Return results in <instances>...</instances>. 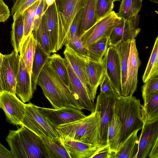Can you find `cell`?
<instances>
[{
    "label": "cell",
    "mask_w": 158,
    "mask_h": 158,
    "mask_svg": "<svg viewBox=\"0 0 158 158\" xmlns=\"http://www.w3.org/2000/svg\"><path fill=\"white\" fill-rule=\"evenodd\" d=\"M37 84L54 109L69 107L83 109L70 88L62 81L48 61L38 77Z\"/></svg>",
    "instance_id": "6da1fadb"
},
{
    "label": "cell",
    "mask_w": 158,
    "mask_h": 158,
    "mask_svg": "<svg viewBox=\"0 0 158 158\" xmlns=\"http://www.w3.org/2000/svg\"><path fill=\"white\" fill-rule=\"evenodd\" d=\"M6 140L14 158H49L40 137L23 125L9 130Z\"/></svg>",
    "instance_id": "7a4b0ae2"
},
{
    "label": "cell",
    "mask_w": 158,
    "mask_h": 158,
    "mask_svg": "<svg viewBox=\"0 0 158 158\" xmlns=\"http://www.w3.org/2000/svg\"><path fill=\"white\" fill-rule=\"evenodd\" d=\"M142 105L140 99L135 96L115 94L114 110L122 123L120 145L134 131L142 129L144 124L141 113Z\"/></svg>",
    "instance_id": "3957f363"
},
{
    "label": "cell",
    "mask_w": 158,
    "mask_h": 158,
    "mask_svg": "<svg viewBox=\"0 0 158 158\" xmlns=\"http://www.w3.org/2000/svg\"><path fill=\"white\" fill-rule=\"evenodd\" d=\"M99 129V113L96 110L84 118L56 127L59 136L95 145H101Z\"/></svg>",
    "instance_id": "277c9868"
},
{
    "label": "cell",
    "mask_w": 158,
    "mask_h": 158,
    "mask_svg": "<svg viewBox=\"0 0 158 158\" xmlns=\"http://www.w3.org/2000/svg\"><path fill=\"white\" fill-rule=\"evenodd\" d=\"M86 0H56L58 39V51L64 45L72 23Z\"/></svg>",
    "instance_id": "5b68a950"
},
{
    "label": "cell",
    "mask_w": 158,
    "mask_h": 158,
    "mask_svg": "<svg viewBox=\"0 0 158 158\" xmlns=\"http://www.w3.org/2000/svg\"><path fill=\"white\" fill-rule=\"evenodd\" d=\"M21 125L40 137L50 139L59 137L56 127L40 111L38 106L31 102L26 104Z\"/></svg>",
    "instance_id": "8992f818"
},
{
    "label": "cell",
    "mask_w": 158,
    "mask_h": 158,
    "mask_svg": "<svg viewBox=\"0 0 158 158\" xmlns=\"http://www.w3.org/2000/svg\"><path fill=\"white\" fill-rule=\"evenodd\" d=\"M121 23V19L112 11L80 35L83 45L88 49L98 40L109 38L113 30Z\"/></svg>",
    "instance_id": "52a82bcc"
},
{
    "label": "cell",
    "mask_w": 158,
    "mask_h": 158,
    "mask_svg": "<svg viewBox=\"0 0 158 158\" xmlns=\"http://www.w3.org/2000/svg\"><path fill=\"white\" fill-rule=\"evenodd\" d=\"M115 94L107 95L100 91L97 97L95 110L99 115L100 145H107L108 127L113 112Z\"/></svg>",
    "instance_id": "ba28073f"
},
{
    "label": "cell",
    "mask_w": 158,
    "mask_h": 158,
    "mask_svg": "<svg viewBox=\"0 0 158 158\" xmlns=\"http://www.w3.org/2000/svg\"><path fill=\"white\" fill-rule=\"evenodd\" d=\"M19 62V56L13 51L3 55L0 74L4 91L15 94L16 78Z\"/></svg>",
    "instance_id": "9c48e42d"
},
{
    "label": "cell",
    "mask_w": 158,
    "mask_h": 158,
    "mask_svg": "<svg viewBox=\"0 0 158 158\" xmlns=\"http://www.w3.org/2000/svg\"><path fill=\"white\" fill-rule=\"evenodd\" d=\"M26 105L16 95L6 91L0 94V108L4 112L7 121L14 125H21Z\"/></svg>",
    "instance_id": "30bf717a"
},
{
    "label": "cell",
    "mask_w": 158,
    "mask_h": 158,
    "mask_svg": "<svg viewBox=\"0 0 158 158\" xmlns=\"http://www.w3.org/2000/svg\"><path fill=\"white\" fill-rule=\"evenodd\" d=\"M105 74L116 94L122 93L121 70L119 59L114 47L110 45L103 58Z\"/></svg>",
    "instance_id": "8fae6325"
},
{
    "label": "cell",
    "mask_w": 158,
    "mask_h": 158,
    "mask_svg": "<svg viewBox=\"0 0 158 158\" xmlns=\"http://www.w3.org/2000/svg\"><path fill=\"white\" fill-rule=\"evenodd\" d=\"M40 111L55 127L68 124L85 117L81 110L69 107L58 109L38 106Z\"/></svg>",
    "instance_id": "7c38bea8"
},
{
    "label": "cell",
    "mask_w": 158,
    "mask_h": 158,
    "mask_svg": "<svg viewBox=\"0 0 158 158\" xmlns=\"http://www.w3.org/2000/svg\"><path fill=\"white\" fill-rule=\"evenodd\" d=\"M139 18L138 14L127 20L121 19V23L114 28L110 35V45L135 39L141 30L139 27Z\"/></svg>",
    "instance_id": "4fadbf2b"
},
{
    "label": "cell",
    "mask_w": 158,
    "mask_h": 158,
    "mask_svg": "<svg viewBox=\"0 0 158 158\" xmlns=\"http://www.w3.org/2000/svg\"><path fill=\"white\" fill-rule=\"evenodd\" d=\"M34 91L31 75L22 57L19 55V69L16 78L15 94L25 103L31 99Z\"/></svg>",
    "instance_id": "5bb4252c"
},
{
    "label": "cell",
    "mask_w": 158,
    "mask_h": 158,
    "mask_svg": "<svg viewBox=\"0 0 158 158\" xmlns=\"http://www.w3.org/2000/svg\"><path fill=\"white\" fill-rule=\"evenodd\" d=\"M64 61L68 73L70 88L76 99L85 109L91 113L95 111V105L91 101L81 82L77 76L69 63L64 58Z\"/></svg>",
    "instance_id": "9a60e30c"
},
{
    "label": "cell",
    "mask_w": 158,
    "mask_h": 158,
    "mask_svg": "<svg viewBox=\"0 0 158 158\" xmlns=\"http://www.w3.org/2000/svg\"><path fill=\"white\" fill-rule=\"evenodd\" d=\"M59 137L70 158H92L105 146L94 145L64 136Z\"/></svg>",
    "instance_id": "2e32d148"
},
{
    "label": "cell",
    "mask_w": 158,
    "mask_h": 158,
    "mask_svg": "<svg viewBox=\"0 0 158 158\" xmlns=\"http://www.w3.org/2000/svg\"><path fill=\"white\" fill-rule=\"evenodd\" d=\"M140 64L136 40L134 39L131 41L128 58L125 97L133 96L136 90L138 70Z\"/></svg>",
    "instance_id": "e0dca14e"
},
{
    "label": "cell",
    "mask_w": 158,
    "mask_h": 158,
    "mask_svg": "<svg viewBox=\"0 0 158 158\" xmlns=\"http://www.w3.org/2000/svg\"><path fill=\"white\" fill-rule=\"evenodd\" d=\"M141 133L138 137L137 151L134 158H146L157 139H158V121L144 123Z\"/></svg>",
    "instance_id": "ac0fdd59"
},
{
    "label": "cell",
    "mask_w": 158,
    "mask_h": 158,
    "mask_svg": "<svg viewBox=\"0 0 158 158\" xmlns=\"http://www.w3.org/2000/svg\"><path fill=\"white\" fill-rule=\"evenodd\" d=\"M64 52V59L72 67L75 73L83 85L91 101L94 103L91 88L86 75L85 59L79 56L67 44H65Z\"/></svg>",
    "instance_id": "d6986e66"
},
{
    "label": "cell",
    "mask_w": 158,
    "mask_h": 158,
    "mask_svg": "<svg viewBox=\"0 0 158 158\" xmlns=\"http://www.w3.org/2000/svg\"><path fill=\"white\" fill-rule=\"evenodd\" d=\"M85 70L93 98L95 100L97 89L105 74L103 61L97 62L85 58Z\"/></svg>",
    "instance_id": "ffe728a7"
},
{
    "label": "cell",
    "mask_w": 158,
    "mask_h": 158,
    "mask_svg": "<svg viewBox=\"0 0 158 158\" xmlns=\"http://www.w3.org/2000/svg\"><path fill=\"white\" fill-rule=\"evenodd\" d=\"M122 123L118 115L113 112L110 120L107 133V144L111 152H116L120 145Z\"/></svg>",
    "instance_id": "44dd1931"
},
{
    "label": "cell",
    "mask_w": 158,
    "mask_h": 158,
    "mask_svg": "<svg viewBox=\"0 0 158 158\" xmlns=\"http://www.w3.org/2000/svg\"><path fill=\"white\" fill-rule=\"evenodd\" d=\"M131 41H121L113 46L117 50L119 57L122 85L121 95L124 97L126 96V92L127 67Z\"/></svg>",
    "instance_id": "7402d4cb"
},
{
    "label": "cell",
    "mask_w": 158,
    "mask_h": 158,
    "mask_svg": "<svg viewBox=\"0 0 158 158\" xmlns=\"http://www.w3.org/2000/svg\"><path fill=\"white\" fill-rule=\"evenodd\" d=\"M45 15L47 27L52 48V53L58 51V31L55 2L45 9Z\"/></svg>",
    "instance_id": "603a6c76"
},
{
    "label": "cell",
    "mask_w": 158,
    "mask_h": 158,
    "mask_svg": "<svg viewBox=\"0 0 158 158\" xmlns=\"http://www.w3.org/2000/svg\"><path fill=\"white\" fill-rule=\"evenodd\" d=\"M139 131H134L127 138L118 151L113 153L112 158H134L137 151Z\"/></svg>",
    "instance_id": "cb8c5ba5"
},
{
    "label": "cell",
    "mask_w": 158,
    "mask_h": 158,
    "mask_svg": "<svg viewBox=\"0 0 158 158\" xmlns=\"http://www.w3.org/2000/svg\"><path fill=\"white\" fill-rule=\"evenodd\" d=\"M36 44L37 41L32 32L22 41L19 49L20 55L22 57L31 75Z\"/></svg>",
    "instance_id": "d4e9b609"
},
{
    "label": "cell",
    "mask_w": 158,
    "mask_h": 158,
    "mask_svg": "<svg viewBox=\"0 0 158 158\" xmlns=\"http://www.w3.org/2000/svg\"><path fill=\"white\" fill-rule=\"evenodd\" d=\"M50 56L45 52L40 44L37 42L31 74L32 87L34 91L37 89L38 77L44 67L48 61Z\"/></svg>",
    "instance_id": "484cf974"
},
{
    "label": "cell",
    "mask_w": 158,
    "mask_h": 158,
    "mask_svg": "<svg viewBox=\"0 0 158 158\" xmlns=\"http://www.w3.org/2000/svg\"><path fill=\"white\" fill-rule=\"evenodd\" d=\"M97 0L86 1L81 21L80 35L97 22L96 8Z\"/></svg>",
    "instance_id": "4316f807"
},
{
    "label": "cell",
    "mask_w": 158,
    "mask_h": 158,
    "mask_svg": "<svg viewBox=\"0 0 158 158\" xmlns=\"http://www.w3.org/2000/svg\"><path fill=\"white\" fill-rule=\"evenodd\" d=\"M40 138L46 147L49 158H70L59 137Z\"/></svg>",
    "instance_id": "83f0119b"
},
{
    "label": "cell",
    "mask_w": 158,
    "mask_h": 158,
    "mask_svg": "<svg viewBox=\"0 0 158 158\" xmlns=\"http://www.w3.org/2000/svg\"><path fill=\"white\" fill-rule=\"evenodd\" d=\"M32 33L37 42L40 44L45 52L50 56L52 53V48L44 14L38 27Z\"/></svg>",
    "instance_id": "f1b7e54d"
},
{
    "label": "cell",
    "mask_w": 158,
    "mask_h": 158,
    "mask_svg": "<svg viewBox=\"0 0 158 158\" xmlns=\"http://www.w3.org/2000/svg\"><path fill=\"white\" fill-rule=\"evenodd\" d=\"M144 123H150L158 121V92L141 108Z\"/></svg>",
    "instance_id": "f546056e"
},
{
    "label": "cell",
    "mask_w": 158,
    "mask_h": 158,
    "mask_svg": "<svg viewBox=\"0 0 158 158\" xmlns=\"http://www.w3.org/2000/svg\"><path fill=\"white\" fill-rule=\"evenodd\" d=\"M109 46V38L98 40L88 48V59L96 62H102Z\"/></svg>",
    "instance_id": "4dcf8cb0"
},
{
    "label": "cell",
    "mask_w": 158,
    "mask_h": 158,
    "mask_svg": "<svg viewBox=\"0 0 158 158\" xmlns=\"http://www.w3.org/2000/svg\"><path fill=\"white\" fill-rule=\"evenodd\" d=\"M142 0H122L117 13L121 19L127 20L138 14L142 6Z\"/></svg>",
    "instance_id": "1f68e13d"
},
{
    "label": "cell",
    "mask_w": 158,
    "mask_h": 158,
    "mask_svg": "<svg viewBox=\"0 0 158 158\" xmlns=\"http://www.w3.org/2000/svg\"><path fill=\"white\" fill-rule=\"evenodd\" d=\"M11 40L14 51L19 54L24 35V24L22 14L13 19Z\"/></svg>",
    "instance_id": "d6a6232c"
},
{
    "label": "cell",
    "mask_w": 158,
    "mask_h": 158,
    "mask_svg": "<svg viewBox=\"0 0 158 158\" xmlns=\"http://www.w3.org/2000/svg\"><path fill=\"white\" fill-rule=\"evenodd\" d=\"M64 59L59 54L54 53L49 56L48 62L62 81L70 88L69 74Z\"/></svg>",
    "instance_id": "836d02e7"
},
{
    "label": "cell",
    "mask_w": 158,
    "mask_h": 158,
    "mask_svg": "<svg viewBox=\"0 0 158 158\" xmlns=\"http://www.w3.org/2000/svg\"><path fill=\"white\" fill-rule=\"evenodd\" d=\"M158 37L157 36L142 77V81L144 83L151 77L158 75Z\"/></svg>",
    "instance_id": "e575fe53"
},
{
    "label": "cell",
    "mask_w": 158,
    "mask_h": 158,
    "mask_svg": "<svg viewBox=\"0 0 158 158\" xmlns=\"http://www.w3.org/2000/svg\"><path fill=\"white\" fill-rule=\"evenodd\" d=\"M40 0L35 3L22 14L24 24V35L22 41L32 32L35 13Z\"/></svg>",
    "instance_id": "d590c367"
},
{
    "label": "cell",
    "mask_w": 158,
    "mask_h": 158,
    "mask_svg": "<svg viewBox=\"0 0 158 158\" xmlns=\"http://www.w3.org/2000/svg\"><path fill=\"white\" fill-rule=\"evenodd\" d=\"M142 96L144 104L146 103L157 92H158V75L149 79L141 88Z\"/></svg>",
    "instance_id": "8d00e7d4"
},
{
    "label": "cell",
    "mask_w": 158,
    "mask_h": 158,
    "mask_svg": "<svg viewBox=\"0 0 158 158\" xmlns=\"http://www.w3.org/2000/svg\"><path fill=\"white\" fill-rule=\"evenodd\" d=\"M114 7V2L110 0H97L96 8L97 22L112 11Z\"/></svg>",
    "instance_id": "74e56055"
},
{
    "label": "cell",
    "mask_w": 158,
    "mask_h": 158,
    "mask_svg": "<svg viewBox=\"0 0 158 158\" xmlns=\"http://www.w3.org/2000/svg\"><path fill=\"white\" fill-rule=\"evenodd\" d=\"M65 44H67L80 57L88 58V49L83 45L80 36H75L67 40Z\"/></svg>",
    "instance_id": "f35d334b"
},
{
    "label": "cell",
    "mask_w": 158,
    "mask_h": 158,
    "mask_svg": "<svg viewBox=\"0 0 158 158\" xmlns=\"http://www.w3.org/2000/svg\"><path fill=\"white\" fill-rule=\"evenodd\" d=\"M39 0H16L11 9L13 19L22 14L27 9Z\"/></svg>",
    "instance_id": "ab89813d"
},
{
    "label": "cell",
    "mask_w": 158,
    "mask_h": 158,
    "mask_svg": "<svg viewBox=\"0 0 158 158\" xmlns=\"http://www.w3.org/2000/svg\"><path fill=\"white\" fill-rule=\"evenodd\" d=\"M83 8L78 12L73 19L69 31L66 41L75 36H80L81 23Z\"/></svg>",
    "instance_id": "60d3db41"
},
{
    "label": "cell",
    "mask_w": 158,
    "mask_h": 158,
    "mask_svg": "<svg viewBox=\"0 0 158 158\" xmlns=\"http://www.w3.org/2000/svg\"><path fill=\"white\" fill-rule=\"evenodd\" d=\"M46 7L45 0H40L35 13L32 31H35L39 26Z\"/></svg>",
    "instance_id": "b9f144b4"
},
{
    "label": "cell",
    "mask_w": 158,
    "mask_h": 158,
    "mask_svg": "<svg viewBox=\"0 0 158 158\" xmlns=\"http://www.w3.org/2000/svg\"><path fill=\"white\" fill-rule=\"evenodd\" d=\"M99 85H100V91L105 94L109 95L116 94L109 79L106 74Z\"/></svg>",
    "instance_id": "7bdbcfd3"
},
{
    "label": "cell",
    "mask_w": 158,
    "mask_h": 158,
    "mask_svg": "<svg viewBox=\"0 0 158 158\" xmlns=\"http://www.w3.org/2000/svg\"><path fill=\"white\" fill-rule=\"evenodd\" d=\"M10 16L8 6L3 0H0V23L6 21Z\"/></svg>",
    "instance_id": "ee69618b"
},
{
    "label": "cell",
    "mask_w": 158,
    "mask_h": 158,
    "mask_svg": "<svg viewBox=\"0 0 158 158\" xmlns=\"http://www.w3.org/2000/svg\"><path fill=\"white\" fill-rule=\"evenodd\" d=\"M113 152L111 151L109 145L104 146L92 158H111Z\"/></svg>",
    "instance_id": "f6af8a7d"
},
{
    "label": "cell",
    "mask_w": 158,
    "mask_h": 158,
    "mask_svg": "<svg viewBox=\"0 0 158 158\" xmlns=\"http://www.w3.org/2000/svg\"><path fill=\"white\" fill-rule=\"evenodd\" d=\"M148 157L150 158H158V139H156L152 146Z\"/></svg>",
    "instance_id": "bcb514c9"
},
{
    "label": "cell",
    "mask_w": 158,
    "mask_h": 158,
    "mask_svg": "<svg viewBox=\"0 0 158 158\" xmlns=\"http://www.w3.org/2000/svg\"><path fill=\"white\" fill-rule=\"evenodd\" d=\"M0 158H14L10 151L6 148L0 150Z\"/></svg>",
    "instance_id": "7dc6e473"
},
{
    "label": "cell",
    "mask_w": 158,
    "mask_h": 158,
    "mask_svg": "<svg viewBox=\"0 0 158 158\" xmlns=\"http://www.w3.org/2000/svg\"><path fill=\"white\" fill-rule=\"evenodd\" d=\"M55 1L56 0H45L46 5V7L45 9H47L50 6L53 4Z\"/></svg>",
    "instance_id": "c3c4849f"
},
{
    "label": "cell",
    "mask_w": 158,
    "mask_h": 158,
    "mask_svg": "<svg viewBox=\"0 0 158 158\" xmlns=\"http://www.w3.org/2000/svg\"><path fill=\"white\" fill-rule=\"evenodd\" d=\"M3 88L2 87L0 74V94L3 92Z\"/></svg>",
    "instance_id": "681fc988"
},
{
    "label": "cell",
    "mask_w": 158,
    "mask_h": 158,
    "mask_svg": "<svg viewBox=\"0 0 158 158\" xmlns=\"http://www.w3.org/2000/svg\"><path fill=\"white\" fill-rule=\"evenodd\" d=\"M3 55L0 52V67L2 61Z\"/></svg>",
    "instance_id": "f907efd6"
},
{
    "label": "cell",
    "mask_w": 158,
    "mask_h": 158,
    "mask_svg": "<svg viewBox=\"0 0 158 158\" xmlns=\"http://www.w3.org/2000/svg\"><path fill=\"white\" fill-rule=\"evenodd\" d=\"M6 148L0 142V150H2L5 148Z\"/></svg>",
    "instance_id": "816d5d0a"
},
{
    "label": "cell",
    "mask_w": 158,
    "mask_h": 158,
    "mask_svg": "<svg viewBox=\"0 0 158 158\" xmlns=\"http://www.w3.org/2000/svg\"><path fill=\"white\" fill-rule=\"evenodd\" d=\"M149 0L151 2H155L157 3H158V0Z\"/></svg>",
    "instance_id": "f5cc1de1"
},
{
    "label": "cell",
    "mask_w": 158,
    "mask_h": 158,
    "mask_svg": "<svg viewBox=\"0 0 158 158\" xmlns=\"http://www.w3.org/2000/svg\"><path fill=\"white\" fill-rule=\"evenodd\" d=\"M110 0L113 2H115L116 1H120V0Z\"/></svg>",
    "instance_id": "db71d44e"
},
{
    "label": "cell",
    "mask_w": 158,
    "mask_h": 158,
    "mask_svg": "<svg viewBox=\"0 0 158 158\" xmlns=\"http://www.w3.org/2000/svg\"><path fill=\"white\" fill-rule=\"evenodd\" d=\"M11 0L13 2V3H14L15 2L16 0Z\"/></svg>",
    "instance_id": "11a10c76"
}]
</instances>
